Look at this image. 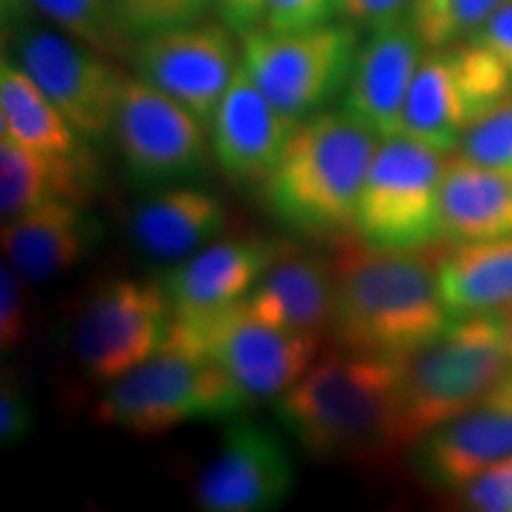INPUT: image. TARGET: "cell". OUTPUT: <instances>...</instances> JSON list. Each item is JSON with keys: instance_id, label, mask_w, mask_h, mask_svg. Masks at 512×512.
Returning <instances> with one entry per match:
<instances>
[{"instance_id": "obj_16", "label": "cell", "mask_w": 512, "mask_h": 512, "mask_svg": "<svg viewBox=\"0 0 512 512\" xmlns=\"http://www.w3.org/2000/svg\"><path fill=\"white\" fill-rule=\"evenodd\" d=\"M425 50L408 19L370 31L356 50L347 86L339 95L342 110L380 138L399 136L403 105Z\"/></svg>"}, {"instance_id": "obj_6", "label": "cell", "mask_w": 512, "mask_h": 512, "mask_svg": "<svg viewBox=\"0 0 512 512\" xmlns=\"http://www.w3.org/2000/svg\"><path fill=\"white\" fill-rule=\"evenodd\" d=\"M444 169V152L420 140L403 133L380 138L358 200L356 238L382 249H430L444 240Z\"/></svg>"}, {"instance_id": "obj_37", "label": "cell", "mask_w": 512, "mask_h": 512, "mask_svg": "<svg viewBox=\"0 0 512 512\" xmlns=\"http://www.w3.org/2000/svg\"><path fill=\"white\" fill-rule=\"evenodd\" d=\"M484 403L486 406L501 408V411H505V413H512V370L503 377L501 382L496 384L494 392L486 396Z\"/></svg>"}, {"instance_id": "obj_28", "label": "cell", "mask_w": 512, "mask_h": 512, "mask_svg": "<svg viewBox=\"0 0 512 512\" xmlns=\"http://www.w3.org/2000/svg\"><path fill=\"white\" fill-rule=\"evenodd\" d=\"M114 15L133 41L207 19L214 0H110Z\"/></svg>"}, {"instance_id": "obj_34", "label": "cell", "mask_w": 512, "mask_h": 512, "mask_svg": "<svg viewBox=\"0 0 512 512\" xmlns=\"http://www.w3.org/2000/svg\"><path fill=\"white\" fill-rule=\"evenodd\" d=\"M413 0H337V17L356 29H382L403 22Z\"/></svg>"}, {"instance_id": "obj_4", "label": "cell", "mask_w": 512, "mask_h": 512, "mask_svg": "<svg viewBox=\"0 0 512 512\" xmlns=\"http://www.w3.org/2000/svg\"><path fill=\"white\" fill-rule=\"evenodd\" d=\"M247 406L238 384L174 318L169 339L155 354L107 382L93 418L110 430L159 437L185 422H226Z\"/></svg>"}, {"instance_id": "obj_2", "label": "cell", "mask_w": 512, "mask_h": 512, "mask_svg": "<svg viewBox=\"0 0 512 512\" xmlns=\"http://www.w3.org/2000/svg\"><path fill=\"white\" fill-rule=\"evenodd\" d=\"M401 363L339 347L275 401V415L309 458L377 465L401 451Z\"/></svg>"}, {"instance_id": "obj_9", "label": "cell", "mask_w": 512, "mask_h": 512, "mask_svg": "<svg viewBox=\"0 0 512 512\" xmlns=\"http://www.w3.org/2000/svg\"><path fill=\"white\" fill-rule=\"evenodd\" d=\"M10 29L12 60L36 81L69 124L91 143L110 138L126 79L114 60L60 29L29 22L27 15L10 22Z\"/></svg>"}, {"instance_id": "obj_25", "label": "cell", "mask_w": 512, "mask_h": 512, "mask_svg": "<svg viewBox=\"0 0 512 512\" xmlns=\"http://www.w3.org/2000/svg\"><path fill=\"white\" fill-rule=\"evenodd\" d=\"M95 188L74 171L50 162L29 147L0 136V216L17 219L48 200L64 197L86 204Z\"/></svg>"}, {"instance_id": "obj_30", "label": "cell", "mask_w": 512, "mask_h": 512, "mask_svg": "<svg viewBox=\"0 0 512 512\" xmlns=\"http://www.w3.org/2000/svg\"><path fill=\"white\" fill-rule=\"evenodd\" d=\"M24 275L8 259L0 266V349L12 354L29 337V302Z\"/></svg>"}, {"instance_id": "obj_12", "label": "cell", "mask_w": 512, "mask_h": 512, "mask_svg": "<svg viewBox=\"0 0 512 512\" xmlns=\"http://www.w3.org/2000/svg\"><path fill=\"white\" fill-rule=\"evenodd\" d=\"M131 64L136 76L181 102L209 126L242 60L235 31L226 22L200 19L140 38Z\"/></svg>"}, {"instance_id": "obj_21", "label": "cell", "mask_w": 512, "mask_h": 512, "mask_svg": "<svg viewBox=\"0 0 512 512\" xmlns=\"http://www.w3.org/2000/svg\"><path fill=\"white\" fill-rule=\"evenodd\" d=\"M337 285L332 261L287 242L245 304L280 328L323 339L335 323Z\"/></svg>"}, {"instance_id": "obj_31", "label": "cell", "mask_w": 512, "mask_h": 512, "mask_svg": "<svg viewBox=\"0 0 512 512\" xmlns=\"http://www.w3.org/2000/svg\"><path fill=\"white\" fill-rule=\"evenodd\" d=\"M34 427V408L15 368L3 370L0 382V444L15 446L29 437Z\"/></svg>"}, {"instance_id": "obj_15", "label": "cell", "mask_w": 512, "mask_h": 512, "mask_svg": "<svg viewBox=\"0 0 512 512\" xmlns=\"http://www.w3.org/2000/svg\"><path fill=\"white\" fill-rule=\"evenodd\" d=\"M297 124L266 98L240 64L209 124L214 162L233 183L261 185L283 157Z\"/></svg>"}, {"instance_id": "obj_17", "label": "cell", "mask_w": 512, "mask_h": 512, "mask_svg": "<svg viewBox=\"0 0 512 512\" xmlns=\"http://www.w3.org/2000/svg\"><path fill=\"white\" fill-rule=\"evenodd\" d=\"M510 456L512 413L486 403L441 422L411 444V463L418 477L432 489L451 494Z\"/></svg>"}, {"instance_id": "obj_3", "label": "cell", "mask_w": 512, "mask_h": 512, "mask_svg": "<svg viewBox=\"0 0 512 512\" xmlns=\"http://www.w3.org/2000/svg\"><path fill=\"white\" fill-rule=\"evenodd\" d=\"M377 143L373 128L344 110H323L299 121L280 162L261 183L273 219L302 235L354 230Z\"/></svg>"}, {"instance_id": "obj_23", "label": "cell", "mask_w": 512, "mask_h": 512, "mask_svg": "<svg viewBox=\"0 0 512 512\" xmlns=\"http://www.w3.org/2000/svg\"><path fill=\"white\" fill-rule=\"evenodd\" d=\"M475 124L465 88L458 79L451 48L422 57L403 105L401 133L439 152H453Z\"/></svg>"}, {"instance_id": "obj_24", "label": "cell", "mask_w": 512, "mask_h": 512, "mask_svg": "<svg viewBox=\"0 0 512 512\" xmlns=\"http://www.w3.org/2000/svg\"><path fill=\"white\" fill-rule=\"evenodd\" d=\"M441 297L456 318L512 306V238L465 242L437 259Z\"/></svg>"}, {"instance_id": "obj_13", "label": "cell", "mask_w": 512, "mask_h": 512, "mask_svg": "<svg viewBox=\"0 0 512 512\" xmlns=\"http://www.w3.org/2000/svg\"><path fill=\"white\" fill-rule=\"evenodd\" d=\"M294 489V463L283 439L261 422L226 420L219 451L195 482V501L207 512H264Z\"/></svg>"}, {"instance_id": "obj_35", "label": "cell", "mask_w": 512, "mask_h": 512, "mask_svg": "<svg viewBox=\"0 0 512 512\" xmlns=\"http://www.w3.org/2000/svg\"><path fill=\"white\" fill-rule=\"evenodd\" d=\"M470 41H477L489 50H494L512 79V0L501 5Z\"/></svg>"}, {"instance_id": "obj_14", "label": "cell", "mask_w": 512, "mask_h": 512, "mask_svg": "<svg viewBox=\"0 0 512 512\" xmlns=\"http://www.w3.org/2000/svg\"><path fill=\"white\" fill-rule=\"evenodd\" d=\"M287 242L264 235L219 238L166 271L162 285L176 320H207L245 302Z\"/></svg>"}, {"instance_id": "obj_10", "label": "cell", "mask_w": 512, "mask_h": 512, "mask_svg": "<svg viewBox=\"0 0 512 512\" xmlns=\"http://www.w3.org/2000/svg\"><path fill=\"white\" fill-rule=\"evenodd\" d=\"M174 309L162 283L110 278L76 318L74 356L83 375L112 382L147 361L169 339Z\"/></svg>"}, {"instance_id": "obj_19", "label": "cell", "mask_w": 512, "mask_h": 512, "mask_svg": "<svg viewBox=\"0 0 512 512\" xmlns=\"http://www.w3.org/2000/svg\"><path fill=\"white\" fill-rule=\"evenodd\" d=\"M3 254L27 283L41 285L69 273L93 252L102 226L86 204L55 197L41 207L3 221Z\"/></svg>"}, {"instance_id": "obj_5", "label": "cell", "mask_w": 512, "mask_h": 512, "mask_svg": "<svg viewBox=\"0 0 512 512\" xmlns=\"http://www.w3.org/2000/svg\"><path fill=\"white\" fill-rule=\"evenodd\" d=\"M512 370L498 313L453 320L434 342L401 363L399 420L403 446L472 408Z\"/></svg>"}, {"instance_id": "obj_38", "label": "cell", "mask_w": 512, "mask_h": 512, "mask_svg": "<svg viewBox=\"0 0 512 512\" xmlns=\"http://www.w3.org/2000/svg\"><path fill=\"white\" fill-rule=\"evenodd\" d=\"M498 316H501L505 344H508V354H510V361H512V306H510V309H505V311L498 313Z\"/></svg>"}, {"instance_id": "obj_32", "label": "cell", "mask_w": 512, "mask_h": 512, "mask_svg": "<svg viewBox=\"0 0 512 512\" xmlns=\"http://www.w3.org/2000/svg\"><path fill=\"white\" fill-rule=\"evenodd\" d=\"M458 494L470 510L512 512V456L486 467Z\"/></svg>"}, {"instance_id": "obj_1", "label": "cell", "mask_w": 512, "mask_h": 512, "mask_svg": "<svg viewBox=\"0 0 512 512\" xmlns=\"http://www.w3.org/2000/svg\"><path fill=\"white\" fill-rule=\"evenodd\" d=\"M330 261L337 285L332 337L342 349L403 363L456 320L427 249H382L342 235Z\"/></svg>"}, {"instance_id": "obj_8", "label": "cell", "mask_w": 512, "mask_h": 512, "mask_svg": "<svg viewBox=\"0 0 512 512\" xmlns=\"http://www.w3.org/2000/svg\"><path fill=\"white\" fill-rule=\"evenodd\" d=\"M112 136L128 181L143 192L202 181L214 159L209 126L136 74L121 86Z\"/></svg>"}, {"instance_id": "obj_36", "label": "cell", "mask_w": 512, "mask_h": 512, "mask_svg": "<svg viewBox=\"0 0 512 512\" xmlns=\"http://www.w3.org/2000/svg\"><path fill=\"white\" fill-rule=\"evenodd\" d=\"M214 10L235 34L245 36L264 22L266 0H214Z\"/></svg>"}, {"instance_id": "obj_7", "label": "cell", "mask_w": 512, "mask_h": 512, "mask_svg": "<svg viewBox=\"0 0 512 512\" xmlns=\"http://www.w3.org/2000/svg\"><path fill=\"white\" fill-rule=\"evenodd\" d=\"M358 31L349 22L294 31L259 24L242 36V64L285 117L302 121L342 95L361 46Z\"/></svg>"}, {"instance_id": "obj_26", "label": "cell", "mask_w": 512, "mask_h": 512, "mask_svg": "<svg viewBox=\"0 0 512 512\" xmlns=\"http://www.w3.org/2000/svg\"><path fill=\"white\" fill-rule=\"evenodd\" d=\"M55 29L114 62H131L136 41L126 34L110 0H24Z\"/></svg>"}, {"instance_id": "obj_18", "label": "cell", "mask_w": 512, "mask_h": 512, "mask_svg": "<svg viewBox=\"0 0 512 512\" xmlns=\"http://www.w3.org/2000/svg\"><path fill=\"white\" fill-rule=\"evenodd\" d=\"M226 228V204L197 183L147 192L128 216V240L138 254L171 266L219 240Z\"/></svg>"}, {"instance_id": "obj_11", "label": "cell", "mask_w": 512, "mask_h": 512, "mask_svg": "<svg viewBox=\"0 0 512 512\" xmlns=\"http://www.w3.org/2000/svg\"><path fill=\"white\" fill-rule=\"evenodd\" d=\"M249 403L278 401L318 361L323 339L268 323L245 302L207 320H178Z\"/></svg>"}, {"instance_id": "obj_27", "label": "cell", "mask_w": 512, "mask_h": 512, "mask_svg": "<svg viewBox=\"0 0 512 512\" xmlns=\"http://www.w3.org/2000/svg\"><path fill=\"white\" fill-rule=\"evenodd\" d=\"M508 0H413L408 24L427 50L470 41Z\"/></svg>"}, {"instance_id": "obj_29", "label": "cell", "mask_w": 512, "mask_h": 512, "mask_svg": "<svg viewBox=\"0 0 512 512\" xmlns=\"http://www.w3.org/2000/svg\"><path fill=\"white\" fill-rule=\"evenodd\" d=\"M460 155L512 176V98L467 128Z\"/></svg>"}, {"instance_id": "obj_33", "label": "cell", "mask_w": 512, "mask_h": 512, "mask_svg": "<svg viewBox=\"0 0 512 512\" xmlns=\"http://www.w3.org/2000/svg\"><path fill=\"white\" fill-rule=\"evenodd\" d=\"M337 17V0H266L264 27L273 31L309 29Z\"/></svg>"}, {"instance_id": "obj_22", "label": "cell", "mask_w": 512, "mask_h": 512, "mask_svg": "<svg viewBox=\"0 0 512 512\" xmlns=\"http://www.w3.org/2000/svg\"><path fill=\"white\" fill-rule=\"evenodd\" d=\"M444 240L486 242L512 238V176L467 157L446 162L441 181Z\"/></svg>"}, {"instance_id": "obj_20", "label": "cell", "mask_w": 512, "mask_h": 512, "mask_svg": "<svg viewBox=\"0 0 512 512\" xmlns=\"http://www.w3.org/2000/svg\"><path fill=\"white\" fill-rule=\"evenodd\" d=\"M0 133L98 188L100 169L91 140L83 138L36 81L8 57L0 64Z\"/></svg>"}]
</instances>
